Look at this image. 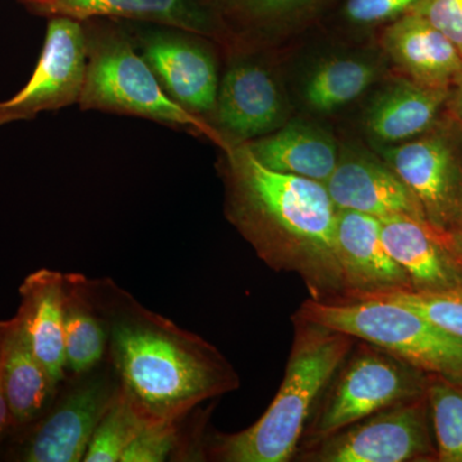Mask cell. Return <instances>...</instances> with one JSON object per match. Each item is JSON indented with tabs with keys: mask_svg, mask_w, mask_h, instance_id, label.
<instances>
[{
	"mask_svg": "<svg viewBox=\"0 0 462 462\" xmlns=\"http://www.w3.org/2000/svg\"><path fill=\"white\" fill-rule=\"evenodd\" d=\"M225 216L276 273H296L312 300H342L338 208L324 182L267 169L245 143L224 151Z\"/></svg>",
	"mask_w": 462,
	"mask_h": 462,
	"instance_id": "6da1fadb",
	"label": "cell"
},
{
	"mask_svg": "<svg viewBox=\"0 0 462 462\" xmlns=\"http://www.w3.org/2000/svg\"><path fill=\"white\" fill-rule=\"evenodd\" d=\"M108 331V360L121 387L151 422L187 419L206 401L240 387L215 346L152 311L111 279H90Z\"/></svg>",
	"mask_w": 462,
	"mask_h": 462,
	"instance_id": "7a4b0ae2",
	"label": "cell"
},
{
	"mask_svg": "<svg viewBox=\"0 0 462 462\" xmlns=\"http://www.w3.org/2000/svg\"><path fill=\"white\" fill-rule=\"evenodd\" d=\"M291 319L293 345L269 409L247 430L207 438L203 460L289 462L296 457L316 404L357 339L296 316Z\"/></svg>",
	"mask_w": 462,
	"mask_h": 462,
	"instance_id": "3957f363",
	"label": "cell"
},
{
	"mask_svg": "<svg viewBox=\"0 0 462 462\" xmlns=\"http://www.w3.org/2000/svg\"><path fill=\"white\" fill-rule=\"evenodd\" d=\"M88 39L87 78L78 105L83 111L147 118L205 136L223 151L230 147L223 134L200 116L182 108L166 93L133 36L121 27L84 21Z\"/></svg>",
	"mask_w": 462,
	"mask_h": 462,
	"instance_id": "277c9868",
	"label": "cell"
},
{
	"mask_svg": "<svg viewBox=\"0 0 462 462\" xmlns=\"http://www.w3.org/2000/svg\"><path fill=\"white\" fill-rule=\"evenodd\" d=\"M293 316L378 346L428 376L462 384V338L409 307L382 300L310 297Z\"/></svg>",
	"mask_w": 462,
	"mask_h": 462,
	"instance_id": "5b68a950",
	"label": "cell"
},
{
	"mask_svg": "<svg viewBox=\"0 0 462 462\" xmlns=\"http://www.w3.org/2000/svg\"><path fill=\"white\" fill-rule=\"evenodd\" d=\"M428 380L427 374L411 365L356 340L316 404L298 452L380 410L422 396L427 393Z\"/></svg>",
	"mask_w": 462,
	"mask_h": 462,
	"instance_id": "8992f818",
	"label": "cell"
},
{
	"mask_svg": "<svg viewBox=\"0 0 462 462\" xmlns=\"http://www.w3.org/2000/svg\"><path fill=\"white\" fill-rule=\"evenodd\" d=\"M120 388L108 357L90 372L72 375L38 420L12 434L0 460L80 462L100 419Z\"/></svg>",
	"mask_w": 462,
	"mask_h": 462,
	"instance_id": "52a82bcc",
	"label": "cell"
},
{
	"mask_svg": "<svg viewBox=\"0 0 462 462\" xmlns=\"http://www.w3.org/2000/svg\"><path fill=\"white\" fill-rule=\"evenodd\" d=\"M420 206L425 221L452 238L462 223V127L449 117L411 141L382 149Z\"/></svg>",
	"mask_w": 462,
	"mask_h": 462,
	"instance_id": "ba28073f",
	"label": "cell"
},
{
	"mask_svg": "<svg viewBox=\"0 0 462 462\" xmlns=\"http://www.w3.org/2000/svg\"><path fill=\"white\" fill-rule=\"evenodd\" d=\"M306 462H434L436 442L427 393L393 404L300 449Z\"/></svg>",
	"mask_w": 462,
	"mask_h": 462,
	"instance_id": "9c48e42d",
	"label": "cell"
},
{
	"mask_svg": "<svg viewBox=\"0 0 462 462\" xmlns=\"http://www.w3.org/2000/svg\"><path fill=\"white\" fill-rule=\"evenodd\" d=\"M87 67L84 23L69 17H51L44 47L32 78L16 96L0 100V126L32 120L42 112L79 103Z\"/></svg>",
	"mask_w": 462,
	"mask_h": 462,
	"instance_id": "30bf717a",
	"label": "cell"
},
{
	"mask_svg": "<svg viewBox=\"0 0 462 462\" xmlns=\"http://www.w3.org/2000/svg\"><path fill=\"white\" fill-rule=\"evenodd\" d=\"M203 36L158 26L136 35V47L163 89L182 108L206 118L214 114L220 78L217 62Z\"/></svg>",
	"mask_w": 462,
	"mask_h": 462,
	"instance_id": "8fae6325",
	"label": "cell"
},
{
	"mask_svg": "<svg viewBox=\"0 0 462 462\" xmlns=\"http://www.w3.org/2000/svg\"><path fill=\"white\" fill-rule=\"evenodd\" d=\"M288 107L272 69L254 58L230 63L218 87L216 129L229 144H240L275 132L287 123Z\"/></svg>",
	"mask_w": 462,
	"mask_h": 462,
	"instance_id": "7c38bea8",
	"label": "cell"
},
{
	"mask_svg": "<svg viewBox=\"0 0 462 462\" xmlns=\"http://www.w3.org/2000/svg\"><path fill=\"white\" fill-rule=\"evenodd\" d=\"M325 187L338 209L360 212L378 220L409 216L425 221L418 200L400 176L382 157L364 149L340 148L338 163Z\"/></svg>",
	"mask_w": 462,
	"mask_h": 462,
	"instance_id": "4fadbf2b",
	"label": "cell"
},
{
	"mask_svg": "<svg viewBox=\"0 0 462 462\" xmlns=\"http://www.w3.org/2000/svg\"><path fill=\"white\" fill-rule=\"evenodd\" d=\"M25 5L42 16L136 21L226 41L212 0H30Z\"/></svg>",
	"mask_w": 462,
	"mask_h": 462,
	"instance_id": "5bb4252c",
	"label": "cell"
},
{
	"mask_svg": "<svg viewBox=\"0 0 462 462\" xmlns=\"http://www.w3.org/2000/svg\"><path fill=\"white\" fill-rule=\"evenodd\" d=\"M379 221L383 243L409 276L413 291H442L462 287V256L454 238L409 216Z\"/></svg>",
	"mask_w": 462,
	"mask_h": 462,
	"instance_id": "9a60e30c",
	"label": "cell"
},
{
	"mask_svg": "<svg viewBox=\"0 0 462 462\" xmlns=\"http://www.w3.org/2000/svg\"><path fill=\"white\" fill-rule=\"evenodd\" d=\"M337 251L345 282V300L412 289L409 276L383 243L378 218L338 209Z\"/></svg>",
	"mask_w": 462,
	"mask_h": 462,
	"instance_id": "2e32d148",
	"label": "cell"
},
{
	"mask_svg": "<svg viewBox=\"0 0 462 462\" xmlns=\"http://www.w3.org/2000/svg\"><path fill=\"white\" fill-rule=\"evenodd\" d=\"M448 88H434L412 79H394L374 97L365 114V129L384 147L411 141L430 132L442 118Z\"/></svg>",
	"mask_w": 462,
	"mask_h": 462,
	"instance_id": "e0dca14e",
	"label": "cell"
},
{
	"mask_svg": "<svg viewBox=\"0 0 462 462\" xmlns=\"http://www.w3.org/2000/svg\"><path fill=\"white\" fill-rule=\"evenodd\" d=\"M382 42L401 71L418 83L449 89L462 72L460 50L415 12L389 23Z\"/></svg>",
	"mask_w": 462,
	"mask_h": 462,
	"instance_id": "ac0fdd59",
	"label": "cell"
},
{
	"mask_svg": "<svg viewBox=\"0 0 462 462\" xmlns=\"http://www.w3.org/2000/svg\"><path fill=\"white\" fill-rule=\"evenodd\" d=\"M17 318L33 352L60 387L67 379L65 349V273L36 270L21 284Z\"/></svg>",
	"mask_w": 462,
	"mask_h": 462,
	"instance_id": "d6986e66",
	"label": "cell"
},
{
	"mask_svg": "<svg viewBox=\"0 0 462 462\" xmlns=\"http://www.w3.org/2000/svg\"><path fill=\"white\" fill-rule=\"evenodd\" d=\"M0 358L3 385L16 431L38 420L50 409L60 387L33 352L16 315L0 321Z\"/></svg>",
	"mask_w": 462,
	"mask_h": 462,
	"instance_id": "ffe728a7",
	"label": "cell"
},
{
	"mask_svg": "<svg viewBox=\"0 0 462 462\" xmlns=\"http://www.w3.org/2000/svg\"><path fill=\"white\" fill-rule=\"evenodd\" d=\"M334 0H212L226 41L267 47L309 25Z\"/></svg>",
	"mask_w": 462,
	"mask_h": 462,
	"instance_id": "44dd1931",
	"label": "cell"
},
{
	"mask_svg": "<svg viewBox=\"0 0 462 462\" xmlns=\"http://www.w3.org/2000/svg\"><path fill=\"white\" fill-rule=\"evenodd\" d=\"M245 144L267 169L324 184L336 169L340 153L333 135L303 120L285 123L275 132Z\"/></svg>",
	"mask_w": 462,
	"mask_h": 462,
	"instance_id": "7402d4cb",
	"label": "cell"
},
{
	"mask_svg": "<svg viewBox=\"0 0 462 462\" xmlns=\"http://www.w3.org/2000/svg\"><path fill=\"white\" fill-rule=\"evenodd\" d=\"M65 349L72 375L90 372L107 358V325L83 273H65Z\"/></svg>",
	"mask_w": 462,
	"mask_h": 462,
	"instance_id": "603a6c76",
	"label": "cell"
},
{
	"mask_svg": "<svg viewBox=\"0 0 462 462\" xmlns=\"http://www.w3.org/2000/svg\"><path fill=\"white\" fill-rule=\"evenodd\" d=\"M379 76V63L370 58H329L307 76L303 99L312 111L330 114L360 98Z\"/></svg>",
	"mask_w": 462,
	"mask_h": 462,
	"instance_id": "cb8c5ba5",
	"label": "cell"
},
{
	"mask_svg": "<svg viewBox=\"0 0 462 462\" xmlns=\"http://www.w3.org/2000/svg\"><path fill=\"white\" fill-rule=\"evenodd\" d=\"M149 422L120 384L94 430L83 461L120 462L125 449Z\"/></svg>",
	"mask_w": 462,
	"mask_h": 462,
	"instance_id": "d4e9b609",
	"label": "cell"
},
{
	"mask_svg": "<svg viewBox=\"0 0 462 462\" xmlns=\"http://www.w3.org/2000/svg\"><path fill=\"white\" fill-rule=\"evenodd\" d=\"M428 406L438 462H462V384L430 376Z\"/></svg>",
	"mask_w": 462,
	"mask_h": 462,
	"instance_id": "484cf974",
	"label": "cell"
},
{
	"mask_svg": "<svg viewBox=\"0 0 462 462\" xmlns=\"http://www.w3.org/2000/svg\"><path fill=\"white\" fill-rule=\"evenodd\" d=\"M185 420V419H184ZM184 420L149 422L121 456L120 462H163L202 457V446L184 440Z\"/></svg>",
	"mask_w": 462,
	"mask_h": 462,
	"instance_id": "4316f807",
	"label": "cell"
},
{
	"mask_svg": "<svg viewBox=\"0 0 462 462\" xmlns=\"http://www.w3.org/2000/svg\"><path fill=\"white\" fill-rule=\"evenodd\" d=\"M356 300H382L413 310L454 336L462 338V287L442 291L413 289L385 291Z\"/></svg>",
	"mask_w": 462,
	"mask_h": 462,
	"instance_id": "83f0119b",
	"label": "cell"
},
{
	"mask_svg": "<svg viewBox=\"0 0 462 462\" xmlns=\"http://www.w3.org/2000/svg\"><path fill=\"white\" fill-rule=\"evenodd\" d=\"M421 0H345L342 16L351 25L370 27L410 14Z\"/></svg>",
	"mask_w": 462,
	"mask_h": 462,
	"instance_id": "f1b7e54d",
	"label": "cell"
},
{
	"mask_svg": "<svg viewBox=\"0 0 462 462\" xmlns=\"http://www.w3.org/2000/svg\"><path fill=\"white\" fill-rule=\"evenodd\" d=\"M412 12L445 33L462 53V0H421Z\"/></svg>",
	"mask_w": 462,
	"mask_h": 462,
	"instance_id": "f546056e",
	"label": "cell"
},
{
	"mask_svg": "<svg viewBox=\"0 0 462 462\" xmlns=\"http://www.w3.org/2000/svg\"><path fill=\"white\" fill-rule=\"evenodd\" d=\"M14 421L9 411L7 397H5V385L2 378V358H0V451L14 434Z\"/></svg>",
	"mask_w": 462,
	"mask_h": 462,
	"instance_id": "4dcf8cb0",
	"label": "cell"
},
{
	"mask_svg": "<svg viewBox=\"0 0 462 462\" xmlns=\"http://www.w3.org/2000/svg\"><path fill=\"white\" fill-rule=\"evenodd\" d=\"M446 108L448 109L452 120H455L462 127V72L449 88Z\"/></svg>",
	"mask_w": 462,
	"mask_h": 462,
	"instance_id": "1f68e13d",
	"label": "cell"
},
{
	"mask_svg": "<svg viewBox=\"0 0 462 462\" xmlns=\"http://www.w3.org/2000/svg\"><path fill=\"white\" fill-rule=\"evenodd\" d=\"M455 240L456 247H457L458 252H460L462 256V223L460 225V227H458L457 231L454 234V236H452Z\"/></svg>",
	"mask_w": 462,
	"mask_h": 462,
	"instance_id": "d6a6232c",
	"label": "cell"
},
{
	"mask_svg": "<svg viewBox=\"0 0 462 462\" xmlns=\"http://www.w3.org/2000/svg\"><path fill=\"white\" fill-rule=\"evenodd\" d=\"M20 2H23V5H26V3H29V2H30V0H20Z\"/></svg>",
	"mask_w": 462,
	"mask_h": 462,
	"instance_id": "836d02e7",
	"label": "cell"
}]
</instances>
